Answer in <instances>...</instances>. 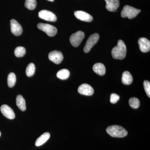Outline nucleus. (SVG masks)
<instances>
[{"mask_svg": "<svg viewBox=\"0 0 150 150\" xmlns=\"http://www.w3.org/2000/svg\"><path fill=\"white\" fill-rule=\"evenodd\" d=\"M126 47L123 40H119L117 46L112 48L111 51V55L114 59L122 60L126 57Z\"/></svg>", "mask_w": 150, "mask_h": 150, "instance_id": "obj_1", "label": "nucleus"}, {"mask_svg": "<svg viewBox=\"0 0 150 150\" xmlns=\"http://www.w3.org/2000/svg\"><path fill=\"white\" fill-rule=\"evenodd\" d=\"M106 132L110 136L115 138H123L128 134V132L122 126L114 125L109 126L106 129Z\"/></svg>", "mask_w": 150, "mask_h": 150, "instance_id": "obj_2", "label": "nucleus"}, {"mask_svg": "<svg viewBox=\"0 0 150 150\" xmlns=\"http://www.w3.org/2000/svg\"><path fill=\"white\" fill-rule=\"evenodd\" d=\"M141 10L138 9L129 5L124 6L121 11V16L122 18L127 17L129 19L134 18L137 16Z\"/></svg>", "mask_w": 150, "mask_h": 150, "instance_id": "obj_3", "label": "nucleus"}, {"mask_svg": "<svg viewBox=\"0 0 150 150\" xmlns=\"http://www.w3.org/2000/svg\"><path fill=\"white\" fill-rule=\"evenodd\" d=\"M38 29L46 33L49 36H55L57 33V29L54 25L46 23H39L37 25Z\"/></svg>", "mask_w": 150, "mask_h": 150, "instance_id": "obj_4", "label": "nucleus"}, {"mask_svg": "<svg viewBox=\"0 0 150 150\" xmlns=\"http://www.w3.org/2000/svg\"><path fill=\"white\" fill-rule=\"evenodd\" d=\"M85 37V34L82 31H77L71 35L70 41L73 46L75 47L79 46Z\"/></svg>", "mask_w": 150, "mask_h": 150, "instance_id": "obj_5", "label": "nucleus"}, {"mask_svg": "<svg viewBox=\"0 0 150 150\" xmlns=\"http://www.w3.org/2000/svg\"><path fill=\"white\" fill-rule=\"evenodd\" d=\"M99 38V34L98 33H94L90 36L87 40L85 46L83 48V51L85 53H88L91 50L94 45H95Z\"/></svg>", "mask_w": 150, "mask_h": 150, "instance_id": "obj_6", "label": "nucleus"}, {"mask_svg": "<svg viewBox=\"0 0 150 150\" xmlns=\"http://www.w3.org/2000/svg\"><path fill=\"white\" fill-rule=\"evenodd\" d=\"M38 16L40 18L47 21L55 22L57 20V17L55 14L46 10L40 11L38 13Z\"/></svg>", "mask_w": 150, "mask_h": 150, "instance_id": "obj_7", "label": "nucleus"}, {"mask_svg": "<svg viewBox=\"0 0 150 150\" xmlns=\"http://www.w3.org/2000/svg\"><path fill=\"white\" fill-rule=\"evenodd\" d=\"M48 58L50 61H52L55 64H59L63 61L64 56L62 52L60 51H54L49 53L48 54Z\"/></svg>", "mask_w": 150, "mask_h": 150, "instance_id": "obj_8", "label": "nucleus"}, {"mask_svg": "<svg viewBox=\"0 0 150 150\" xmlns=\"http://www.w3.org/2000/svg\"><path fill=\"white\" fill-rule=\"evenodd\" d=\"M10 22L11 31L13 34L16 36L21 35L23 32L21 25L15 19L11 20Z\"/></svg>", "mask_w": 150, "mask_h": 150, "instance_id": "obj_9", "label": "nucleus"}, {"mask_svg": "<svg viewBox=\"0 0 150 150\" xmlns=\"http://www.w3.org/2000/svg\"><path fill=\"white\" fill-rule=\"evenodd\" d=\"M1 111L3 115L8 119H13L15 118V114L13 110L7 105H3L1 106Z\"/></svg>", "mask_w": 150, "mask_h": 150, "instance_id": "obj_10", "label": "nucleus"}, {"mask_svg": "<svg viewBox=\"0 0 150 150\" xmlns=\"http://www.w3.org/2000/svg\"><path fill=\"white\" fill-rule=\"evenodd\" d=\"M78 92L82 95L86 96H91L94 93L93 88L88 84H83L78 88Z\"/></svg>", "mask_w": 150, "mask_h": 150, "instance_id": "obj_11", "label": "nucleus"}, {"mask_svg": "<svg viewBox=\"0 0 150 150\" xmlns=\"http://www.w3.org/2000/svg\"><path fill=\"white\" fill-rule=\"evenodd\" d=\"M74 15L78 19L82 21L90 22L93 20L92 16L91 15L83 11H76L74 12Z\"/></svg>", "mask_w": 150, "mask_h": 150, "instance_id": "obj_12", "label": "nucleus"}, {"mask_svg": "<svg viewBox=\"0 0 150 150\" xmlns=\"http://www.w3.org/2000/svg\"><path fill=\"white\" fill-rule=\"evenodd\" d=\"M105 1L106 4L105 8L109 11H116L120 6L119 0H105Z\"/></svg>", "mask_w": 150, "mask_h": 150, "instance_id": "obj_13", "label": "nucleus"}, {"mask_svg": "<svg viewBox=\"0 0 150 150\" xmlns=\"http://www.w3.org/2000/svg\"><path fill=\"white\" fill-rule=\"evenodd\" d=\"M140 50L144 53H146L150 51V41L146 38H141L138 41Z\"/></svg>", "mask_w": 150, "mask_h": 150, "instance_id": "obj_14", "label": "nucleus"}, {"mask_svg": "<svg viewBox=\"0 0 150 150\" xmlns=\"http://www.w3.org/2000/svg\"><path fill=\"white\" fill-rule=\"evenodd\" d=\"M93 69L94 71L100 76H103L105 73V68L101 63H96L93 65Z\"/></svg>", "mask_w": 150, "mask_h": 150, "instance_id": "obj_15", "label": "nucleus"}, {"mask_svg": "<svg viewBox=\"0 0 150 150\" xmlns=\"http://www.w3.org/2000/svg\"><path fill=\"white\" fill-rule=\"evenodd\" d=\"M50 137V134L48 132L44 133L38 138L35 143V145L36 146H39L46 143Z\"/></svg>", "mask_w": 150, "mask_h": 150, "instance_id": "obj_16", "label": "nucleus"}, {"mask_svg": "<svg viewBox=\"0 0 150 150\" xmlns=\"http://www.w3.org/2000/svg\"><path fill=\"white\" fill-rule=\"evenodd\" d=\"M133 77L131 73L128 71L123 73L122 77V82L124 84L128 85L131 84L133 82Z\"/></svg>", "mask_w": 150, "mask_h": 150, "instance_id": "obj_17", "label": "nucleus"}, {"mask_svg": "<svg viewBox=\"0 0 150 150\" xmlns=\"http://www.w3.org/2000/svg\"><path fill=\"white\" fill-rule=\"evenodd\" d=\"M16 105L22 111H25L26 109V104L24 98L21 95H18L16 97Z\"/></svg>", "mask_w": 150, "mask_h": 150, "instance_id": "obj_18", "label": "nucleus"}, {"mask_svg": "<svg viewBox=\"0 0 150 150\" xmlns=\"http://www.w3.org/2000/svg\"><path fill=\"white\" fill-rule=\"evenodd\" d=\"M70 73L67 69H63L60 70L57 74V77L60 79L66 80L69 77Z\"/></svg>", "mask_w": 150, "mask_h": 150, "instance_id": "obj_19", "label": "nucleus"}, {"mask_svg": "<svg viewBox=\"0 0 150 150\" xmlns=\"http://www.w3.org/2000/svg\"><path fill=\"white\" fill-rule=\"evenodd\" d=\"M16 75L13 73L9 74L8 77V85L10 88L13 87L16 83Z\"/></svg>", "mask_w": 150, "mask_h": 150, "instance_id": "obj_20", "label": "nucleus"}, {"mask_svg": "<svg viewBox=\"0 0 150 150\" xmlns=\"http://www.w3.org/2000/svg\"><path fill=\"white\" fill-rule=\"evenodd\" d=\"M35 67L33 63H30L27 66L26 69V74L28 77H31L35 72Z\"/></svg>", "mask_w": 150, "mask_h": 150, "instance_id": "obj_21", "label": "nucleus"}, {"mask_svg": "<svg viewBox=\"0 0 150 150\" xmlns=\"http://www.w3.org/2000/svg\"><path fill=\"white\" fill-rule=\"evenodd\" d=\"M37 5L36 0H25V6L28 9L32 10L35 8Z\"/></svg>", "mask_w": 150, "mask_h": 150, "instance_id": "obj_22", "label": "nucleus"}, {"mask_svg": "<svg viewBox=\"0 0 150 150\" xmlns=\"http://www.w3.org/2000/svg\"><path fill=\"white\" fill-rule=\"evenodd\" d=\"M129 105L132 108L137 109L140 106V101L138 98L136 97L131 98L129 99Z\"/></svg>", "mask_w": 150, "mask_h": 150, "instance_id": "obj_23", "label": "nucleus"}, {"mask_svg": "<svg viewBox=\"0 0 150 150\" xmlns=\"http://www.w3.org/2000/svg\"><path fill=\"white\" fill-rule=\"evenodd\" d=\"M25 52H26V50L24 47L18 46L15 50L14 54L16 57H21L24 56Z\"/></svg>", "mask_w": 150, "mask_h": 150, "instance_id": "obj_24", "label": "nucleus"}, {"mask_svg": "<svg viewBox=\"0 0 150 150\" xmlns=\"http://www.w3.org/2000/svg\"><path fill=\"white\" fill-rule=\"evenodd\" d=\"M144 88L147 95L150 97V83L148 81H145L144 82Z\"/></svg>", "mask_w": 150, "mask_h": 150, "instance_id": "obj_25", "label": "nucleus"}, {"mask_svg": "<svg viewBox=\"0 0 150 150\" xmlns=\"http://www.w3.org/2000/svg\"><path fill=\"white\" fill-rule=\"evenodd\" d=\"M120 99V96L115 93H112L110 95V102L111 103H116Z\"/></svg>", "mask_w": 150, "mask_h": 150, "instance_id": "obj_26", "label": "nucleus"}, {"mask_svg": "<svg viewBox=\"0 0 150 150\" xmlns=\"http://www.w3.org/2000/svg\"><path fill=\"white\" fill-rule=\"evenodd\" d=\"M47 1H49L53 2L54 1V0H47Z\"/></svg>", "mask_w": 150, "mask_h": 150, "instance_id": "obj_27", "label": "nucleus"}, {"mask_svg": "<svg viewBox=\"0 0 150 150\" xmlns=\"http://www.w3.org/2000/svg\"><path fill=\"white\" fill-rule=\"evenodd\" d=\"M1 132H0V137H1Z\"/></svg>", "mask_w": 150, "mask_h": 150, "instance_id": "obj_28", "label": "nucleus"}]
</instances>
